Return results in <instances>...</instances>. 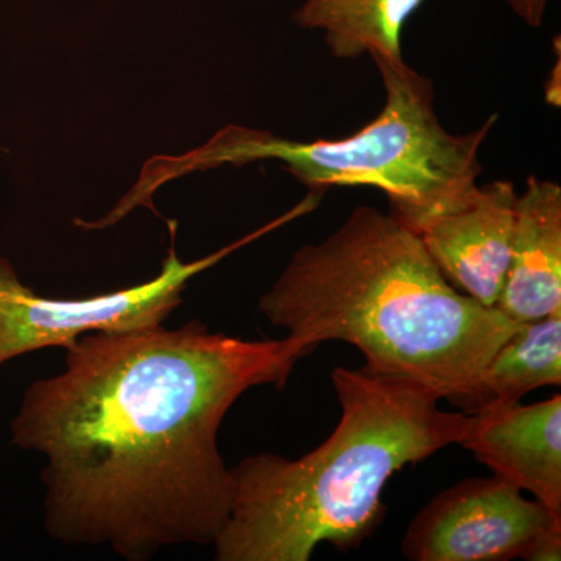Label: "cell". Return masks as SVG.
<instances>
[{"label":"cell","mask_w":561,"mask_h":561,"mask_svg":"<svg viewBox=\"0 0 561 561\" xmlns=\"http://www.w3.org/2000/svg\"><path fill=\"white\" fill-rule=\"evenodd\" d=\"M513 13L531 28H538L545 21L551 0H504Z\"/></svg>","instance_id":"13"},{"label":"cell","mask_w":561,"mask_h":561,"mask_svg":"<svg viewBox=\"0 0 561 561\" xmlns=\"http://www.w3.org/2000/svg\"><path fill=\"white\" fill-rule=\"evenodd\" d=\"M561 559V523L552 524L540 534L524 556L527 561H559Z\"/></svg>","instance_id":"12"},{"label":"cell","mask_w":561,"mask_h":561,"mask_svg":"<svg viewBox=\"0 0 561 561\" xmlns=\"http://www.w3.org/2000/svg\"><path fill=\"white\" fill-rule=\"evenodd\" d=\"M560 383L561 312H557L523 323L491 357L481 376V409L516 404L531 390Z\"/></svg>","instance_id":"11"},{"label":"cell","mask_w":561,"mask_h":561,"mask_svg":"<svg viewBox=\"0 0 561 561\" xmlns=\"http://www.w3.org/2000/svg\"><path fill=\"white\" fill-rule=\"evenodd\" d=\"M497 311L516 323L561 312V187L529 176L516 198L511 261Z\"/></svg>","instance_id":"9"},{"label":"cell","mask_w":561,"mask_h":561,"mask_svg":"<svg viewBox=\"0 0 561 561\" xmlns=\"http://www.w3.org/2000/svg\"><path fill=\"white\" fill-rule=\"evenodd\" d=\"M260 311L312 351L350 343L368 370L421 383L465 413L481 409L482 373L523 324L457 290L416 232L370 206L295 251Z\"/></svg>","instance_id":"2"},{"label":"cell","mask_w":561,"mask_h":561,"mask_svg":"<svg viewBox=\"0 0 561 561\" xmlns=\"http://www.w3.org/2000/svg\"><path fill=\"white\" fill-rule=\"evenodd\" d=\"M516 198L512 181H493L419 232L448 283L485 308H496L504 289Z\"/></svg>","instance_id":"7"},{"label":"cell","mask_w":561,"mask_h":561,"mask_svg":"<svg viewBox=\"0 0 561 561\" xmlns=\"http://www.w3.org/2000/svg\"><path fill=\"white\" fill-rule=\"evenodd\" d=\"M426 0H305L294 20L306 31L323 32L332 57L356 60L402 58V32Z\"/></svg>","instance_id":"10"},{"label":"cell","mask_w":561,"mask_h":561,"mask_svg":"<svg viewBox=\"0 0 561 561\" xmlns=\"http://www.w3.org/2000/svg\"><path fill=\"white\" fill-rule=\"evenodd\" d=\"M65 350V370L25 390L11 443L46 459L47 534L128 561L214 545L234 494L221 421L245 391L283 389L312 353L201 321L92 332Z\"/></svg>","instance_id":"1"},{"label":"cell","mask_w":561,"mask_h":561,"mask_svg":"<svg viewBox=\"0 0 561 561\" xmlns=\"http://www.w3.org/2000/svg\"><path fill=\"white\" fill-rule=\"evenodd\" d=\"M494 474L561 516V397L537 404H489L471 413L459 443Z\"/></svg>","instance_id":"8"},{"label":"cell","mask_w":561,"mask_h":561,"mask_svg":"<svg viewBox=\"0 0 561 561\" xmlns=\"http://www.w3.org/2000/svg\"><path fill=\"white\" fill-rule=\"evenodd\" d=\"M561 516L500 476L465 479L416 515L402 540L412 561L524 559L531 542Z\"/></svg>","instance_id":"6"},{"label":"cell","mask_w":561,"mask_h":561,"mask_svg":"<svg viewBox=\"0 0 561 561\" xmlns=\"http://www.w3.org/2000/svg\"><path fill=\"white\" fill-rule=\"evenodd\" d=\"M308 213V203L300 202L278 219L203 260L183 262L171 251L157 278L130 289L80 300L39 297L21 283L9 262L0 260V365L49 346L68 348L81 335L92 332L131 331L162 324L181 305V295L191 278Z\"/></svg>","instance_id":"5"},{"label":"cell","mask_w":561,"mask_h":561,"mask_svg":"<svg viewBox=\"0 0 561 561\" xmlns=\"http://www.w3.org/2000/svg\"><path fill=\"white\" fill-rule=\"evenodd\" d=\"M331 381L342 415L327 442L300 459L257 454L231 468L217 561H309L323 542L359 545L381 523L391 476L459 445L471 424L409 379L339 367Z\"/></svg>","instance_id":"3"},{"label":"cell","mask_w":561,"mask_h":561,"mask_svg":"<svg viewBox=\"0 0 561 561\" xmlns=\"http://www.w3.org/2000/svg\"><path fill=\"white\" fill-rule=\"evenodd\" d=\"M386 103L378 116L343 139L291 140L245 127L221 128L181 158H154L136 194L149 201L165 181L219 165L278 161L309 190L371 186L390 202V214L413 232L459 208L478 187L479 150L493 130V114L478 130L453 135L434 105L432 81L404 60L373 58Z\"/></svg>","instance_id":"4"}]
</instances>
